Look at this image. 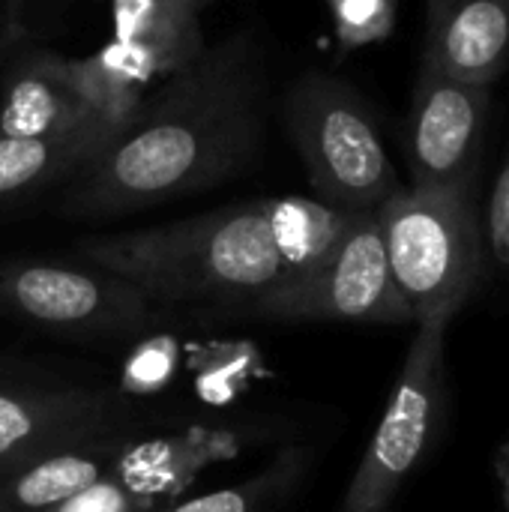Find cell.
<instances>
[{"mask_svg":"<svg viewBox=\"0 0 509 512\" xmlns=\"http://www.w3.org/2000/svg\"><path fill=\"white\" fill-rule=\"evenodd\" d=\"M264 102L261 45L237 30L171 75L138 120L69 177L60 210L120 216L237 177L261 150Z\"/></svg>","mask_w":509,"mask_h":512,"instance_id":"6da1fadb","label":"cell"},{"mask_svg":"<svg viewBox=\"0 0 509 512\" xmlns=\"http://www.w3.org/2000/svg\"><path fill=\"white\" fill-rule=\"evenodd\" d=\"M354 216L318 198H258L156 228L84 237L75 252L165 309L189 303L240 315L318 267Z\"/></svg>","mask_w":509,"mask_h":512,"instance_id":"7a4b0ae2","label":"cell"},{"mask_svg":"<svg viewBox=\"0 0 509 512\" xmlns=\"http://www.w3.org/2000/svg\"><path fill=\"white\" fill-rule=\"evenodd\" d=\"M480 207V195L402 186L375 210L390 279L414 324L453 321L480 294L486 276Z\"/></svg>","mask_w":509,"mask_h":512,"instance_id":"3957f363","label":"cell"},{"mask_svg":"<svg viewBox=\"0 0 509 512\" xmlns=\"http://www.w3.org/2000/svg\"><path fill=\"white\" fill-rule=\"evenodd\" d=\"M282 111L318 201L345 213H375L402 189L375 111L345 78L303 72L285 90Z\"/></svg>","mask_w":509,"mask_h":512,"instance_id":"277c9868","label":"cell"},{"mask_svg":"<svg viewBox=\"0 0 509 512\" xmlns=\"http://www.w3.org/2000/svg\"><path fill=\"white\" fill-rule=\"evenodd\" d=\"M447 318L417 321L381 423L336 512H393L450 426Z\"/></svg>","mask_w":509,"mask_h":512,"instance_id":"5b68a950","label":"cell"},{"mask_svg":"<svg viewBox=\"0 0 509 512\" xmlns=\"http://www.w3.org/2000/svg\"><path fill=\"white\" fill-rule=\"evenodd\" d=\"M0 306L42 330L81 339L135 336L168 312L117 273L36 258L0 264Z\"/></svg>","mask_w":509,"mask_h":512,"instance_id":"8992f818","label":"cell"},{"mask_svg":"<svg viewBox=\"0 0 509 512\" xmlns=\"http://www.w3.org/2000/svg\"><path fill=\"white\" fill-rule=\"evenodd\" d=\"M240 315L255 321L414 324L411 309L390 279L375 213H357L318 267L261 297Z\"/></svg>","mask_w":509,"mask_h":512,"instance_id":"52a82bcc","label":"cell"},{"mask_svg":"<svg viewBox=\"0 0 509 512\" xmlns=\"http://www.w3.org/2000/svg\"><path fill=\"white\" fill-rule=\"evenodd\" d=\"M492 132V87L420 60L405 126L411 189L480 195Z\"/></svg>","mask_w":509,"mask_h":512,"instance_id":"ba28073f","label":"cell"},{"mask_svg":"<svg viewBox=\"0 0 509 512\" xmlns=\"http://www.w3.org/2000/svg\"><path fill=\"white\" fill-rule=\"evenodd\" d=\"M126 426H135V417L114 390L0 381V474L66 441Z\"/></svg>","mask_w":509,"mask_h":512,"instance_id":"9c48e42d","label":"cell"},{"mask_svg":"<svg viewBox=\"0 0 509 512\" xmlns=\"http://www.w3.org/2000/svg\"><path fill=\"white\" fill-rule=\"evenodd\" d=\"M147 438L135 426L51 447L0 474V512H48L132 459Z\"/></svg>","mask_w":509,"mask_h":512,"instance_id":"30bf717a","label":"cell"},{"mask_svg":"<svg viewBox=\"0 0 509 512\" xmlns=\"http://www.w3.org/2000/svg\"><path fill=\"white\" fill-rule=\"evenodd\" d=\"M423 6L420 60L459 81L495 87L509 69V0H423Z\"/></svg>","mask_w":509,"mask_h":512,"instance_id":"8fae6325","label":"cell"},{"mask_svg":"<svg viewBox=\"0 0 509 512\" xmlns=\"http://www.w3.org/2000/svg\"><path fill=\"white\" fill-rule=\"evenodd\" d=\"M207 3L210 0H111V42L147 84L153 78H171L207 48L201 33V9Z\"/></svg>","mask_w":509,"mask_h":512,"instance_id":"7c38bea8","label":"cell"},{"mask_svg":"<svg viewBox=\"0 0 509 512\" xmlns=\"http://www.w3.org/2000/svg\"><path fill=\"white\" fill-rule=\"evenodd\" d=\"M69 132H96V129L90 126L87 111L69 84L66 57L45 48L27 51L3 81L0 135L51 138Z\"/></svg>","mask_w":509,"mask_h":512,"instance_id":"4fadbf2b","label":"cell"},{"mask_svg":"<svg viewBox=\"0 0 509 512\" xmlns=\"http://www.w3.org/2000/svg\"><path fill=\"white\" fill-rule=\"evenodd\" d=\"M66 75L87 111L90 126L102 135L105 144L123 135L150 102V84L114 42L90 57H66Z\"/></svg>","mask_w":509,"mask_h":512,"instance_id":"5bb4252c","label":"cell"},{"mask_svg":"<svg viewBox=\"0 0 509 512\" xmlns=\"http://www.w3.org/2000/svg\"><path fill=\"white\" fill-rule=\"evenodd\" d=\"M177 465L171 447L147 441L132 459L48 512H156L171 504Z\"/></svg>","mask_w":509,"mask_h":512,"instance_id":"9a60e30c","label":"cell"},{"mask_svg":"<svg viewBox=\"0 0 509 512\" xmlns=\"http://www.w3.org/2000/svg\"><path fill=\"white\" fill-rule=\"evenodd\" d=\"M102 147L105 141L96 132H69L51 138L0 135V204L24 198L63 177L69 180Z\"/></svg>","mask_w":509,"mask_h":512,"instance_id":"2e32d148","label":"cell"},{"mask_svg":"<svg viewBox=\"0 0 509 512\" xmlns=\"http://www.w3.org/2000/svg\"><path fill=\"white\" fill-rule=\"evenodd\" d=\"M309 471L312 450L303 444H288L252 477L204 495L177 498L156 512H282L300 495Z\"/></svg>","mask_w":509,"mask_h":512,"instance_id":"e0dca14e","label":"cell"},{"mask_svg":"<svg viewBox=\"0 0 509 512\" xmlns=\"http://www.w3.org/2000/svg\"><path fill=\"white\" fill-rule=\"evenodd\" d=\"M483 222V258H486V276L483 285L501 282L509 285V138L495 186L480 207Z\"/></svg>","mask_w":509,"mask_h":512,"instance_id":"ac0fdd59","label":"cell"},{"mask_svg":"<svg viewBox=\"0 0 509 512\" xmlns=\"http://www.w3.org/2000/svg\"><path fill=\"white\" fill-rule=\"evenodd\" d=\"M327 6L333 12V24L345 48L381 39L390 27L387 0H327Z\"/></svg>","mask_w":509,"mask_h":512,"instance_id":"d6986e66","label":"cell"},{"mask_svg":"<svg viewBox=\"0 0 509 512\" xmlns=\"http://www.w3.org/2000/svg\"><path fill=\"white\" fill-rule=\"evenodd\" d=\"M21 6H24V0H0V45H6L9 36L15 33Z\"/></svg>","mask_w":509,"mask_h":512,"instance_id":"ffe728a7","label":"cell"},{"mask_svg":"<svg viewBox=\"0 0 509 512\" xmlns=\"http://www.w3.org/2000/svg\"><path fill=\"white\" fill-rule=\"evenodd\" d=\"M495 477H498V489H501V507L504 512H509V438L495 453Z\"/></svg>","mask_w":509,"mask_h":512,"instance_id":"44dd1931","label":"cell"}]
</instances>
